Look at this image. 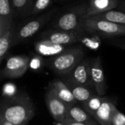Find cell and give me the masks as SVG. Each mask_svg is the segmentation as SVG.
<instances>
[{"label": "cell", "instance_id": "1", "mask_svg": "<svg viewBox=\"0 0 125 125\" xmlns=\"http://www.w3.org/2000/svg\"><path fill=\"white\" fill-rule=\"evenodd\" d=\"M35 108L30 97L21 92L4 98L0 107V117L14 125H26L34 116Z\"/></svg>", "mask_w": 125, "mask_h": 125}, {"label": "cell", "instance_id": "2", "mask_svg": "<svg viewBox=\"0 0 125 125\" xmlns=\"http://www.w3.org/2000/svg\"><path fill=\"white\" fill-rule=\"evenodd\" d=\"M85 57L81 45L69 46L65 51L47 60V66L56 75L63 78L68 75Z\"/></svg>", "mask_w": 125, "mask_h": 125}, {"label": "cell", "instance_id": "3", "mask_svg": "<svg viewBox=\"0 0 125 125\" xmlns=\"http://www.w3.org/2000/svg\"><path fill=\"white\" fill-rule=\"evenodd\" d=\"M88 7L87 2H83L71 8L62 14L53 23V29L68 31H75L80 34L84 32L83 26Z\"/></svg>", "mask_w": 125, "mask_h": 125}, {"label": "cell", "instance_id": "4", "mask_svg": "<svg viewBox=\"0 0 125 125\" xmlns=\"http://www.w3.org/2000/svg\"><path fill=\"white\" fill-rule=\"evenodd\" d=\"M84 32L102 38H114L125 36V26L112 21L86 18L83 26Z\"/></svg>", "mask_w": 125, "mask_h": 125}, {"label": "cell", "instance_id": "5", "mask_svg": "<svg viewBox=\"0 0 125 125\" xmlns=\"http://www.w3.org/2000/svg\"><path fill=\"white\" fill-rule=\"evenodd\" d=\"M56 10H51L42 14L40 16L31 19L18 29H15L12 40V47L23 42L28 38L35 34L52 18Z\"/></svg>", "mask_w": 125, "mask_h": 125}, {"label": "cell", "instance_id": "6", "mask_svg": "<svg viewBox=\"0 0 125 125\" xmlns=\"http://www.w3.org/2000/svg\"><path fill=\"white\" fill-rule=\"evenodd\" d=\"M30 65V58L25 55H18L10 57L4 68L1 70L0 77L4 78H18L22 77Z\"/></svg>", "mask_w": 125, "mask_h": 125}, {"label": "cell", "instance_id": "7", "mask_svg": "<svg viewBox=\"0 0 125 125\" xmlns=\"http://www.w3.org/2000/svg\"><path fill=\"white\" fill-rule=\"evenodd\" d=\"M62 78L75 84L94 89L91 76V59L84 57L68 75Z\"/></svg>", "mask_w": 125, "mask_h": 125}, {"label": "cell", "instance_id": "8", "mask_svg": "<svg viewBox=\"0 0 125 125\" xmlns=\"http://www.w3.org/2000/svg\"><path fill=\"white\" fill-rule=\"evenodd\" d=\"M81 34L75 31H68L61 29H50L45 31L40 36V40L48 41L62 45H72L81 40Z\"/></svg>", "mask_w": 125, "mask_h": 125}, {"label": "cell", "instance_id": "9", "mask_svg": "<svg viewBox=\"0 0 125 125\" xmlns=\"http://www.w3.org/2000/svg\"><path fill=\"white\" fill-rule=\"evenodd\" d=\"M45 100L47 108L54 120L56 122H64L66 119L69 106L49 88L45 93Z\"/></svg>", "mask_w": 125, "mask_h": 125}, {"label": "cell", "instance_id": "10", "mask_svg": "<svg viewBox=\"0 0 125 125\" xmlns=\"http://www.w3.org/2000/svg\"><path fill=\"white\" fill-rule=\"evenodd\" d=\"M91 76L96 94L104 96L106 93L107 85L100 56L91 59Z\"/></svg>", "mask_w": 125, "mask_h": 125}, {"label": "cell", "instance_id": "11", "mask_svg": "<svg viewBox=\"0 0 125 125\" xmlns=\"http://www.w3.org/2000/svg\"><path fill=\"white\" fill-rule=\"evenodd\" d=\"M117 111L118 109L115 103L108 97H106L94 116V118L100 125H111Z\"/></svg>", "mask_w": 125, "mask_h": 125}, {"label": "cell", "instance_id": "12", "mask_svg": "<svg viewBox=\"0 0 125 125\" xmlns=\"http://www.w3.org/2000/svg\"><path fill=\"white\" fill-rule=\"evenodd\" d=\"M48 88L69 107L78 104V101L74 97L71 90L63 80L56 79L50 83Z\"/></svg>", "mask_w": 125, "mask_h": 125}, {"label": "cell", "instance_id": "13", "mask_svg": "<svg viewBox=\"0 0 125 125\" xmlns=\"http://www.w3.org/2000/svg\"><path fill=\"white\" fill-rule=\"evenodd\" d=\"M119 0H89L86 17H92L117 8Z\"/></svg>", "mask_w": 125, "mask_h": 125}, {"label": "cell", "instance_id": "14", "mask_svg": "<svg viewBox=\"0 0 125 125\" xmlns=\"http://www.w3.org/2000/svg\"><path fill=\"white\" fill-rule=\"evenodd\" d=\"M15 30L14 22L0 29V64L2 63L9 49L12 47Z\"/></svg>", "mask_w": 125, "mask_h": 125}, {"label": "cell", "instance_id": "15", "mask_svg": "<svg viewBox=\"0 0 125 125\" xmlns=\"http://www.w3.org/2000/svg\"><path fill=\"white\" fill-rule=\"evenodd\" d=\"M70 45L55 44L45 40H38L34 44V50L37 54L44 56H54L65 51Z\"/></svg>", "mask_w": 125, "mask_h": 125}, {"label": "cell", "instance_id": "16", "mask_svg": "<svg viewBox=\"0 0 125 125\" xmlns=\"http://www.w3.org/2000/svg\"><path fill=\"white\" fill-rule=\"evenodd\" d=\"M64 120L81 123H93L97 122L82 106L78 105V104L68 108L67 116Z\"/></svg>", "mask_w": 125, "mask_h": 125}, {"label": "cell", "instance_id": "17", "mask_svg": "<svg viewBox=\"0 0 125 125\" xmlns=\"http://www.w3.org/2000/svg\"><path fill=\"white\" fill-rule=\"evenodd\" d=\"M36 0H10L14 17L26 18L30 16Z\"/></svg>", "mask_w": 125, "mask_h": 125}, {"label": "cell", "instance_id": "18", "mask_svg": "<svg viewBox=\"0 0 125 125\" xmlns=\"http://www.w3.org/2000/svg\"><path fill=\"white\" fill-rule=\"evenodd\" d=\"M64 81L71 90L74 97L78 101V103H84L86 100H89L91 97H92L94 95H95L92 89L89 87L75 84L67 81Z\"/></svg>", "mask_w": 125, "mask_h": 125}, {"label": "cell", "instance_id": "19", "mask_svg": "<svg viewBox=\"0 0 125 125\" xmlns=\"http://www.w3.org/2000/svg\"><path fill=\"white\" fill-rule=\"evenodd\" d=\"M10 0H0V29L14 22Z\"/></svg>", "mask_w": 125, "mask_h": 125}, {"label": "cell", "instance_id": "20", "mask_svg": "<svg viewBox=\"0 0 125 125\" xmlns=\"http://www.w3.org/2000/svg\"><path fill=\"white\" fill-rule=\"evenodd\" d=\"M92 18L97 19L107 20L125 26V12L119 10H111L104 13L92 16Z\"/></svg>", "mask_w": 125, "mask_h": 125}, {"label": "cell", "instance_id": "21", "mask_svg": "<svg viewBox=\"0 0 125 125\" xmlns=\"http://www.w3.org/2000/svg\"><path fill=\"white\" fill-rule=\"evenodd\" d=\"M107 97L100 96L98 94L94 95L89 100L81 103V106L92 116L94 117L98 109L100 108L103 103Z\"/></svg>", "mask_w": 125, "mask_h": 125}, {"label": "cell", "instance_id": "22", "mask_svg": "<svg viewBox=\"0 0 125 125\" xmlns=\"http://www.w3.org/2000/svg\"><path fill=\"white\" fill-rule=\"evenodd\" d=\"M54 0H36L32 7L30 16L35 15L44 12L53 2Z\"/></svg>", "mask_w": 125, "mask_h": 125}, {"label": "cell", "instance_id": "23", "mask_svg": "<svg viewBox=\"0 0 125 125\" xmlns=\"http://www.w3.org/2000/svg\"><path fill=\"white\" fill-rule=\"evenodd\" d=\"M111 125H125V115L119 110L116 111Z\"/></svg>", "mask_w": 125, "mask_h": 125}, {"label": "cell", "instance_id": "24", "mask_svg": "<svg viewBox=\"0 0 125 125\" xmlns=\"http://www.w3.org/2000/svg\"><path fill=\"white\" fill-rule=\"evenodd\" d=\"M111 43L113 45L125 51V39H116L111 41Z\"/></svg>", "mask_w": 125, "mask_h": 125}, {"label": "cell", "instance_id": "25", "mask_svg": "<svg viewBox=\"0 0 125 125\" xmlns=\"http://www.w3.org/2000/svg\"><path fill=\"white\" fill-rule=\"evenodd\" d=\"M66 125H98V122H95L93 123H81V122H70V121H67L64 120L63 122Z\"/></svg>", "mask_w": 125, "mask_h": 125}, {"label": "cell", "instance_id": "26", "mask_svg": "<svg viewBox=\"0 0 125 125\" xmlns=\"http://www.w3.org/2000/svg\"><path fill=\"white\" fill-rule=\"evenodd\" d=\"M117 9L119 10L123 11L125 12V0H119V5L117 7Z\"/></svg>", "mask_w": 125, "mask_h": 125}, {"label": "cell", "instance_id": "27", "mask_svg": "<svg viewBox=\"0 0 125 125\" xmlns=\"http://www.w3.org/2000/svg\"><path fill=\"white\" fill-rule=\"evenodd\" d=\"M0 125H14L13 124H12L11 122H10L9 121L3 119V118H1L0 117Z\"/></svg>", "mask_w": 125, "mask_h": 125}, {"label": "cell", "instance_id": "28", "mask_svg": "<svg viewBox=\"0 0 125 125\" xmlns=\"http://www.w3.org/2000/svg\"><path fill=\"white\" fill-rule=\"evenodd\" d=\"M55 125H66L63 122H56Z\"/></svg>", "mask_w": 125, "mask_h": 125}, {"label": "cell", "instance_id": "29", "mask_svg": "<svg viewBox=\"0 0 125 125\" xmlns=\"http://www.w3.org/2000/svg\"><path fill=\"white\" fill-rule=\"evenodd\" d=\"M57 1H67V0H57Z\"/></svg>", "mask_w": 125, "mask_h": 125}]
</instances>
